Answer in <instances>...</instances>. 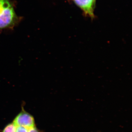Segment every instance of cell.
Returning a JSON list of instances; mask_svg holds the SVG:
<instances>
[{
  "label": "cell",
  "instance_id": "cell-3",
  "mask_svg": "<svg viewBox=\"0 0 132 132\" xmlns=\"http://www.w3.org/2000/svg\"><path fill=\"white\" fill-rule=\"evenodd\" d=\"M82 10L85 14L91 18H94V7L96 0H73Z\"/></svg>",
  "mask_w": 132,
  "mask_h": 132
},
{
  "label": "cell",
  "instance_id": "cell-5",
  "mask_svg": "<svg viewBox=\"0 0 132 132\" xmlns=\"http://www.w3.org/2000/svg\"><path fill=\"white\" fill-rule=\"evenodd\" d=\"M29 128L23 127L16 126L15 132H28Z\"/></svg>",
  "mask_w": 132,
  "mask_h": 132
},
{
  "label": "cell",
  "instance_id": "cell-1",
  "mask_svg": "<svg viewBox=\"0 0 132 132\" xmlns=\"http://www.w3.org/2000/svg\"><path fill=\"white\" fill-rule=\"evenodd\" d=\"M21 18L15 11L10 0H3L0 8V33L5 29H13L20 21Z\"/></svg>",
  "mask_w": 132,
  "mask_h": 132
},
{
  "label": "cell",
  "instance_id": "cell-7",
  "mask_svg": "<svg viewBox=\"0 0 132 132\" xmlns=\"http://www.w3.org/2000/svg\"><path fill=\"white\" fill-rule=\"evenodd\" d=\"M3 0H0V8L1 7L2 5Z\"/></svg>",
  "mask_w": 132,
  "mask_h": 132
},
{
  "label": "cell",
  "instance_id": "cell-4",
  "mask_svg": "<svg viewBox=\"0 0 132 132\" xmlns=\"http://www.w3.org/2000/svg\"><path fill=\"white\" fill-rule=\"evenodd\" d=\"M15 129L16 126L12 122L6 125L1 132H15Z\"/></svg>",
  "mask_w": 132,
  "mask_h": 132
},
{
  "label": "cell",
  "instance_id": "cell-2",
  "mask_svg": "<svg viewBox=\"0 0 132 132\" xmlns=\"http://www.w3.org/2000/svg\"><path fill=\"white\" fill-rule=\"evenodd\" d=\"M13 123L16 126H21L30 128L35 126L34 118L31 114L25 111L23 106L21 111L16 116Z\"/></svg>",
  "mask_w": 132,
  "mask_h": 132
},
{
  "label": "cell",
  "instance_id": "cell-6",
  "mask_svg": "<svg viewBox=\"0 0 132 132\" xmlns=\"http://www.w3.org/2000/svg\"><path fill=\"white\" fill-rule=\"evenodd\" d=\"M28 132H41L40 130L36 127L35 126L34 127L30 128L29 129Z\"/></svg>",
  "mask_w": 132,
  "mask_h": 132
}]
</instances>
